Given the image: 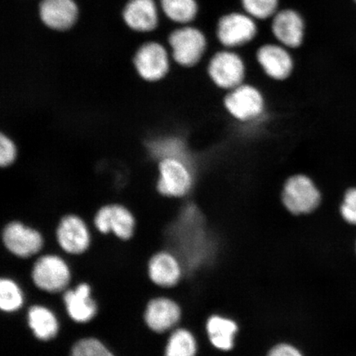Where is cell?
Wrapping results in <instances>:
<instances>
[{"label": "cell", "instance_id": "14", "mask_svg": "<svg viewBox=\"0 0 356 356\" xmlns=\"http://www.w3.org/2000/svg\"><path fill=\"white\" fill-rule=\"evenodd\" d=\"M173 59L182 67H193L207 51V40L202 31L185 26L175 31L168 39Z\"/></svg>", "mask_w": 356, "mask_h": 356}, {"label": "cell", "instance_id": "18", "mask_svg": "<svg viewBox=\"0 0 356 356\" xmlns=\"http://www.w3.org/2000/svg\"><path fill=\"white\" fill-rule=\"evenodd\" d=\"M29 302L28 289L15 274L2 271L0 277V312L3 317L22 314Z\"/></svg>", "mask_w": 356, "mask_h": 356}, {"label": "cell", "instance_id": "26", "mask_svg": "<svg viewBox=\"0 0 356 356\" xmlns=\"http://www.w3.org/2000/svg\"><path fill=\"white\" fill-rule=\"evenodd\" d=\"M245 13L253 19L264 20L278 11L279 0H241Z\"/></svg>", "mask_w": 356, "mask_h": 356}, {"label": "cell", "instance_id": "7", "mask_svg": "<svg viewBox=\"0 0 356 356\" xmlns=\"http://www.w3.org/2000/svg\"><path fill=\"white\" fill-rule=\"evenodd\" d=\"M145 277L156 291L172 293L185 282L186 270L184 262L170 249L161 247L147 256Z\"/></svg>", "mask_w": 356, "mask_h": 356}, {"label": "cell", "instance_id": "6", "mask_svg": "<svg viewBox=\"0 0 356 356\" xmlns=\"http://www.w3.org/2000/svg\"><path fill=\"white\" fill-rule=\"evenodd\" d=\"M56 302L65 321L74 327H88L100 314L95 287L86 279L75 280L72 286L56 298Z\"/></svg>", "mask_w": 356, "mask_h": 356}, {"label": "cell", "instance_id": "2", "mask_svg": "<svg viewBox=\"0 0 356 356\" xmlns=\"http://www.w3.org/2000/svg\"><path fill=\"white\" fill-rule=\"evenodd\" d=\"M96 235L92 227L79 213H66L56 221L49 237V248L56 249L71 260L91 252Z\"/></svg>", "mask_w": 356, "mask_h": 356}, {"label": "cell", "instance_id": "20", "mask_svg": "<svg viewBox=\"0 0 356 356\" xmlns=\"http://www.w3.org/2000/svg\"><path fill=\"white\" fill-rule=\"evenodd\" d=\"M202 346L200 334L184 323L163 337L161 356H200Z\"/></svg>", "mask_w": 356, "mask_h": 356}, {"label": "cell", "instance_id": "4", "mask_svg": "<svg viewBox=\"0 0 356 356\" xmlns=\"http://www.w3.org/2000/svg\"><path fill=\"white\" fill-rule=\"evenodd\" d=\"M0 239L4 255L21 262L33 261L49 248L46 233L21 220L8 221L3 226Z\"/></svg>", "mask_w": 356, "mask_h": 356}, {"label": "cell", "instance_id": "5", "mask_svg": "<svg viewBox=\"0 0 356 356\" xmlns=\"http://www.w3.org/2000/svg\"><path fill=\"white\" fill-rule=\"evenodd\" d=\"M140 319L147 332L155 337H164L184 324V306L172 293L154 292L145 301Z\"/></svg>", "mask_w": 356, "mask_h": 356}, {"label": "cell", "instance_id": "28", "mask_svg": "<svg viewBox=\"0 0 356 356\" xmlns=\"http://www.w3.org/2000/svg\"><path fill=\"white\" fill-rule=\"evenodd\" d=\"M17 154L15 142L10 136L2 132L0 136V165L2 168L10 166L15 161Z\"/></svg>", "mask_w": 356, "mask_h": 356}, {"label": "cell", "instance_id": "10", "mask_svg": "<svg viewBox=\"0 0 356 356\" xmlns=\"http://www.w3.org/2000/svg\"><path fill=\"white\" fill-rule=\"evenodd\" d=\"M240 332L241 324L234 316L213 312L204 319L202 339L216 353L229 354L237 346Z\"/></svg>", "mask_w": 356, "mask_h": 356}, {"label": "cell", "instance_id": "29", "mask_svg": "<svg viewBox=\"0 0 356 356\" xmlns=\"http://www.w3.org/2000/svg\"><path fill=\"white\" fill-rule=\"evenodd\" d=\"M340 213L346 222L356 225V188L346 191L343 202L341 204Z\"/></svg>", "mask_w": 356, "mask_h": 356}, {"label": "cell", "instance_id": "30", "mask_svg": "<svg viewBox=\"0 0 356 356\" xmlns=\"http://www.w3.org/2000/svg\"><path fill=\"white\" fill-rule=\"evenodd\" d=\"M355 1L356 2V0H355Z\"/></svg>", "mask_w": 356, "mask_h": 356}, {"label": "cell", "instance_id": "23", "mask_svg": "<svg viewBox=\"0 0 356 356\" xmlns=\"http://www.w3.org/2000/svg\"><path fill=\"white\" fill-rule=\"evenodd\" d=\"M66 356H119L104 338L93 333H80L67 348Z\"/></svg>", "mask_w": 356, "mask_h": 356}, {"label": "cell", "instance_id": "13", "mask_svg": "<svg viewBox=\"0 0 356 356\" xmlns=\"http://www.w3.org/2000/svg\"><path fill=\"white\" fill-rule=\"evenodd\" d=\"M207 74L213 86L229 92L244 83L246 65L237 53L220 51L209 61Z\"/></svg>", "mask_w": 356, "mask_h": 356}, {"label": "cell", "instance_id": "12", "mask_svg": "<svg viewBox=\"0 0 356 356\" xmlns=\"http://www.w3.org/2000/svg\"><path fill=\"white\" fill-rule=\"evenodd\" d=\"M158 193L166 198L181 199L193 190L194 177L190 163L179 159H168L158 163Z\"/></svg>", "mask_w": 356, "mask_h": 356}, {"label": "cell", "instance_id": "16", "mask_svg": "<svg viewBox=\"0 0 356 356\" xmlns=\"http://www.w3.org/2000/svg\"><path fill=\"white\" fill-rule=\"evenodd\" d=\"M134 65L138 74L146 81H159L166 76L169 71L168 53L158 43L145 44L136 52Z\"/></svg>", "mask_w": 356, "mask_h": 356}, {"label": "cell", "instance_id": "3", "mask_svg": "<svg viewBox=\"0 0 356 356\" xmlns=\"http://www.w3.org/2000/svg\"><path fill=\"white\" fill-rule=\"evenodd\" d=\"M20 317L31 337L40 344L55 343L63 333L64 316L54 299L30 298Z\"/></svg>", "mask_w": 356, "mask_h": 356}, {"label": "cell", "instance_id": "27", "mask_svg": "<svg viewBox=\"0 0 356 356\" xmlns=\"http://www.w3.org/2000/svg\"><path fill=\"white\" fill-rule=\"evenodd\" d=\"M264 356H308L302 347L296 342L280 340L266 350Z\"/></svg>", "mask_w": 356, "mask_h": 356}, {"label": "cell", "instance_id": "9", "mask_svg": "<svg viewBox=\"0 0 356 356\" xmlns=\"http://www.w3.org/2000/svg\"><path fill=\"white\" fill-rule=\"evenodd\" d=\"M135 213L124 204H106L93 213L91 225L96 236L113 238L122 243H131L138 229Z\"/></svg>", "mask_w": 356, "mask_h": 356}, {"label": "cell", "instance_id": "19", "mask_svg": "<svg viewBox=\"0 0 356 356\" xmlns=\"http://www.w3.org/2000/svg\"><path fill=\"white\" fill-rule=\"evenodd\" d=\"M305 21L296 10L278 11L273 17L271 31L275 39L286 48L300 47L305 40Z\"/></svg>", "mask_w": 356, "mask_h": 356}, {"label": "cell", "instance_id": "24", "mask_svg": "<svg viewBox=\"0 0 356 356\" xmlns=\"http://www.w3.org/2000/svg\"><path fill=\"white\" fill-rule=\"evenodd\" d=\"M149 153L155 160L179 159L191 163L189 150L184 140L177 136L155 138L147 144Z\"/></svg>", "mask_w": 356, "mask_h": 356}, {"label": "cell", "instance_id": "11", "mask_svg": "<svg viewBox=\"0 0 356 356\" xmlns=\"http://www.w3.org/2000/svg\"><path fill=\"white\" fill-rule=\"evenodd\" d=\"M222 104L231 118L242 123L259 119L266 108V99L260 89L245 83L229 91Z\"/></svg>", "mask_w": 356, "mask_h": 356}, {"label": "cell", "instance_id": "15", "mask_svg": "<svg viewBox=\"0 0 356 356\" xmlns=\"http://www.w3.org/2000/svg\"><path fill=\"white\" fill-rule=\"evenodd\" d=\"M257 34L255 19L246 13H230L218 22L217 38L228 49L243 47L251 42Z\"/></svg>", "mask_w": 356, "mask_h": 356}, {"label": "cell", "instance_id": "25", "mask_svg": "<svg viewBox=\"0 0 356 356\" xmlns=\"http://www.w3.org/2000/svg\"><path fill=\"white\" fill-rule=\"evenodd\" d=\"M166 15L179 24H188L197 17L198 6L195 0H161Z\"/></svg>", "mask_w": 356, "mask_h": 356}, {"label": "cell", "instance_id": "21", "mask_svg": "<svg viewBox=\"0 0 356 356\" xmlns=\"http://www.w3.org/2000/svg\"><path fill=\"white\" fill-rule=\"evenodd\" d=\"M77 6L73 0H42L40 15L44 24L52 29L71 28L77 19Z\"/></svg>", "mask_w": 356, "mask_h": 356}, {"label": "cell", "instance_id": "8", "mask_svg": "<svg viewBox=\"0 0 356 356\" xmlns=\"http://www.w3.org/2000/svg\"><path fill=\"white\" fill-rule=\"evenodd\" d=\"M280 199L289 216L307 218L321 206L322 193L310 176L296 173L284 181Z\"/></svg>", "mask_w": 356, "mask_h": 356}, {"label": "cell", "instance_id": "17", "mask_svg": "<svg viewBox=\"0 0 356 356\" xmlns=\"http://www.w3.org/2000/svg\"><path fill=\"white\" fill-rule=\"evenodd\" d=\"M257 60L262 70L275 81H284L291 76L295 62L288 48L277 44H266L258 49Z\"/></svg>", "mask_w": 356, "mask_h": 356}, {"label": "cell", "instance_id": "22", "mask_svg": "<svg viewBox=\"0 0 356 356\" xmlns=\"http://www.w3.org/2000/svg\"><path fill=\"white\" fill-rule=\"evenodd\" d=\"M123 16L127 24L139 32H149L157 26V10L153 0H131Z\"/></svg>", "mask_w": 356, "mask_h": 356}, {"label": "cell", "instance_id": "1", "mask_svg": "<svg viewBox=\"0 0 356 356\" xmlns=\"http://www.w3.org/2000/svg\"><path fill=\"white\" fill-rule=\"evenodd\" d=\"M24 273H15L22 280L29 296L59 297L74 283L72 261L56 249L48 248L30 262H22Z\"/></svg>", "mask_w": 356, "mask_h": 356}]
</instances>
